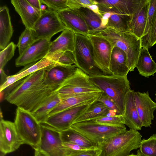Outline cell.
<instances>
[{"instance_id":"cell-43","label":"cell","mask_w":156,"mask_h":156,"mask_svg":"<svg viewBox=\"0 0 156 156\" xmlns=\"http://www.w3.org/2000/svg\"><path fill=\"white\" fill-rule=\"evenodd\" d=\"M62 145L66 156H71L87 150L76 144L72 143H62Z\"/></svg>"},{"instance_id":"cell-32","label":"cell","mask_w":156,"mask_h":156,"mask_svg":"<svg viewBox=\"0 0 156 156\" xmlns=\"http://www.w3.org/2000/svg\"><path fill=\"white\" fill-rule=\"evenodd\" d=\"M57 64L47 57L37 62L30 64L16 74L19 80L37 71L44 70L48 71Z\"/></svg>"},{"instance_id":"cell-34","label":"cell","mask_w":156,"mask_h":156,"mask_svg":"<svg viewBox=\"0 0 156 156\" xmlns=\"http://www.w3.org/2000/svg\"><path fill=\"white\" fill-rule=\"evenodd\" d=\"M35 41L31 30L25 28L20 36L17 45L19 55H21Z\"/></svg>"},{"instance_id":"cell-49","label":"cell","mask_w":156,"mask_h":156,"mask_svg":"<svg viewBox=\"0 0 156 156\" xmlns=\"http://www.w3.org/2000/svg\"><path fill=\"white\" fill-rule=\"evenodd\" d=\"M33 148L35 151L34 156H44L36 148Z\"/></svg>"},{"instance_id":"cell-52","label":"cell","mask_w":156,"mask_h":156,"mask_svg":"<svg viewBox=\"0 0 156 156\" xmlns=\"http://www.w3.org/2000/svg\"><path fill=\"white\" fill-rule=\"evenodd\" d=\"M128 156H138V155H135V154H130H130Z\"/></svg>"},{"instance_id":"cell-10","label":"cell","mask_w":156,"mask_h":156,"mask_svg":"<svg viewBox=\"0 0 156 156\" xmlns=\"http://www.w3.org/2000/svg\"><path fill=\"white\" fill-rule=\"evenodd\" d=\"M41 124V136L36 147L44 156H66L58 130Z\"/></svg>"},{"instance_id":"cell-6","label":"cell","mask_w":156,"mask_h":156,"mask_svg":"<svg viewBox=\"0 0 156 156\" xmlns=\"http://www.w3.org/2000/svg\"><path fill=\"white\" fill-rule=\"evenodd\" d=\"M14 123L24 144L37 147L41 138L40 123L31 112L19 107L16 110Z\"/></svg>"},{"instance_id":"cell-39","label":"cell","mask_w":156,"mask_h":156,"mask_svg":"<svg viewBox=\"0 0 156 156\" xmlns=\"http://www.w3.org/2000/svg\"><path fill=\"white\" fill-rule=\"evenodd\" d=\"M16 45L11 42L0 52V69H3L7 63L13 56Z\"/></svg>"},{"instance_id":"cell-17","label":"cell","mask_w":156,"mask_h":156,"mask_svg":"<svg viewBox=\"0 0 156 156\" xmlns=\"http://www.w3.org/2000/svg\"><path fill=\"white\" fill-rule=\"evenodd\" d=\"M134 98L142 127H150L154 118L156 103L150 98L147 91L143 93L135 92Z\"/></svg>"},{"instance_id":"cell-35","label":"cell","mask_w":156,"mask_h":156,"mask_svg":"<svg viewBox=\"0 0 156 156\" xmlns=\"http://www.w3.org/2000/svg\"><path fill=\"white\" fill-rule=\"evenodd\" d=\"M46 57L60 65L70 66L75 63L73 54L70 51L58 53Z\"/></svg>"},{"instance_id":"cell-19","label":"cell","mask_w":156,"mask_h":156,"mask_svg":"<svg viewBox=\"0 0 156 156\" xmlns=\"http://www.w3.org/2000/svg\"><path fill=\"white\" fill-rule=\"evenodd\" d=\"M60 20L67 29L74 34L87 36L89 31L83 19L76 13L70 9L58 12Z\"/></svg>"},{"instance_id":"cell-20","label":"cell","mask_w":156,"mask_h":156,"mask_svg":"<svg viewBox=\"0 0 156 156\" xmlns=\"http://www.w3.org/2000/svg\"><path fill=\"white\" fill-rule=\"evenodd\" d=\"M134 92L130 89L126 97L124 115V124L130 129L140 130L142 126L135 104Z\"/></svg>"},{"instance_id":"cell-14","label":"cell","mask_w":156,"mask_h":156,"mask_svg":"<svg viewBox=\"0 0 156 156\" xmlns=\"http://www.w3.org/2000/svg\"><path fill=\"white\" fill-rule=\"evenodd\" d=\"M46 74V71L39 70L17 82L16 85L5 96V99L9 103L14 105L21 97L43 81Z\"/></svg>"},{"instance_id":"cell-22","label":"cell","mask_w":156,"mask_h":156,"mask_svg":"<svg viewBox=\"0 0 156 156\" xmlns=\"http://www.w3.org/2000/svg\"><path fill=\"white\" fill-rule=\"evenodd\" d=\"M75 65L66 66L57 64L46 71L44 82L48 84L60 86L75 72Z\"/></svg>"},{"instance_id":"cell-28","label":"cell","mask_w":156,"mask_h":156,"mask_svg":"<svg viewBox=\"0 0 156 156\" xmlns=\"http://www.w3.org/2000/svg\"><path fill=\"white\" fill-rule=\"evenodd\" d=\"M84 20L90 34L101 30L102 27V16L93 11L89 8L81 6L73 7L71 9Z\"/></svg>"},{"instance_id":"cell-7","label":"cell","mask_w":156,"mask_h":156,"mask_svg":"<svg viewBox=\"0 0 156 156\" xmlns=\"http://www.w3.org/2000/svg\"><path fill=\"white\" fill-rule=\"evenodd\" d=\"M60 86L48 84L44 80L21 97L14 105L33 113L56 92Z\"/></svg>"},{"instance_id":"cell-4","label":"cell","mask_w":156,"mask_h":156,"mask_svg":"<svg viewBox=\"0 0 156 156\" xmlns=\"http://www.w3.org/2000/svg\"><path fill=\"white\" fill-rule=\"evenodd\" d=\"M75 65L89 76L105 75L97 63L92 46L87 36L74 34Z\"/></svg>"},{"instance_id":"cell-30","label":"cell","mask_w":156,"mask_h":156,"mask_svg":"<svg viewBox=\"0 0 156 156\" xmlns=\"http://www.w3.org/2000/svg\"><path fill=\"white\" fill-rule=\"evenodd\" d=\"M139 73L145 77L154 76L156 73V63L146 48H142L136 67Z\"/></svg>"},{"instance_id":"cell-3","label":"cell","mask_w":156,"mask_h":156,"mask_svg":"<svg viewBox=\"0 0 156 156\" xmlns=\"http://www.w3.org/2000/svg\"><path fill=\"white\" fill-rule=\"evenodd\" d=\"M141 138L137 130L130 129L98 146L102 150L100 156H128L132 151L140 148Z\"/></svg>"},{"instance_id":"cell-31","label":"cell","mask_w":156,"mask_h":156,"mask_svg":"<svg viewBox=\"0 0 156 156\" xmlns=\"http://www.w3.org/2000/svg\"><path fill=\"white\" fill-rule=\"evenodd\" d=\"M132 15L111 13L105 27L120 32L132 33Z\"/></svg>"},{"instance_id":"cell-46","label":"cell","mask_w":156,"mask_h":156,"mask_svg":"<svg viewBox=\"0 0 156 156\" xmlns=\"http://www.w3.org/2000/svg\"><path fill=\"white\" fill-rule=\"evenodd\" d=\"M29 3L34 8L42 10L41 8V3L40 0H27Z\"/></svg>"},{"instance_id":"cell-12","label":"cell","mask_w":156,"mask_h":156,"mask_svg":"<svg viewBox=\"0 0 156 156\" xmlns=\"http://www.w3.org/2000/svg\"><path fill=\"white\" fill-rule=\"evenodd\" d=\"M91 44L96 62L104 74L113 75L109 67L113 47L110 42L105 38L88 34Z\"/></svg>"},{"instance_id":"cell-42","label":"cell","mask_w":156,"mask_h":156,"mask_svg":"<svg viewBox=\"0 0 156 156\" xmlns=\"http://www.w3.org/2000/svg\"><path fill=\"white\" fill-rule=\"evenodd\" d=\"M155 44H156V9L150 31L144 47L149 49Z\"/></svg>"},{"instance_id":"cell-25","label":"cell","mask_w":156,"mask_h":156,"mask_svg":"<svg viewBox=\"0 0 156 156\" xmlns=\"http://www.w3.org/2000/svg\"><path fill=\"white\" fill-rule=\"evenodd\" d=\"M102 92L76 94L61 100L58 105L49 114V116L86 102L98 99Z\"/></svg>"},{"instance_id":"cell-8","label":"cell","mask_w":156,"mask_h":156,"mask_svg":"<svg viewBox=\"0 0 156 156\" xmlns=\"http://www.w3.org/2000/svg\"><path fill=\"white\" fill-rule=\"evenodd\" d=\"M57 92L61 100L76 94L102 92L90 81L89 75L77 67Z\"/></svg>"},{"instance_id":"cell-50","label":"cell","mask_w":156,"mask_h":156,"mask_svg":"<svg viewBox=\"0 0 156 156\" xmlns=\"http://www.w3.org/2000/svg\"><path fill=\"white\" fill-rule=\"evenodd\" d=\"M137 155L138 156H148L142 154L139 150H138L137 151Z\"/></svg>"},{"instance_id":"cell-23","label":"cell","mask_w":156,"mask_h":156,"mask_svg":"<svg viewBox=\"0 0 156 156\" xmlns=\"http://www.w3.org/2000/svg\"><path fill=\"white\" fill-rule=\"evenodd\" d=\"M75 34L71 30L66 29L55 40L51 42L47 55L74 50Z\"/></svg>"},{"instance_id":"cell-51","label":"cell","mask_w":156,"mask_h":156,"mask_svg":"<svg viewBox=\"0 0 156 156\" xmlns=\"http://www.w3.org/2000/svg\"><path fill=\"white\" fill-rule=\"evenodd\" d=\"M5 154L0 152V156H5Z\"/></svg>"},{"instance_id":"cell-44","label":"cell","mask_w":156,"mask_h":156,"mask_svg":"<svg viewBox=\"0 0 156 156\" xmlns=\"http://www.w3.org/2000/svg\"><path fill=\"white\" fill-rule=\"evenodd\" d=\"M101 149L99 147L93 149L87 150L71 156H100Z\"/></svg>"},{"instance_id":"cell-36","label":"cell","mask_w":156,"mask_h":156,"mask_svg":"<svg viewBox=\"0 0 156 156\" xmlns=\"http://www.w3.org/2000/svg\"><path fill=\"white\" fill-rule=\"evenodd\" d=\"M140 151L143 154L148 156H156V134L148 139L141 140Z\"/></svg>"},{"instance_id":"cell-29","label":"cell","mask_w":156,"mask_h":156,"mask_svg":"<svg viewBox=\"0 0 156 156\" xmlns=\"http://www.w3.org/2000/svg\"><path fill=\"white\" fill-rule=\"evenodd\" d=\"M58 131L62 143L75 144L86 150L98 147L85 136L70 128L66 130Z\"/></svg>"},{"instance_id":"cell-40","label":"cell","mask_w":156,"mask_h":156,"mask_svg":"<svg viewBox=\"0 0 156 156\" xmlns=\"http://www.w3.org/2000/svg\"><path fill=\"white\" fill-rule=\"evenodd\" d=\"M41 4L46 5L51 10L57 12L69 9L67 5V0H40Z\"/></svg>"},{"instance_id":"cell-37","label":"cell","mask_w":156,"mask_h":156,"mask_svg":"<svg viewBox=\"0 0 156 156\" xmlns=\"http://www.w3.org/2000/svg\"><path fill=\"white\" fill-rule=\"evenodd\" d=\"M156 9V0H150L145 28L144 36L141 38L142 47H144L147 39L149 34Z\"/></svg>"},{"instance_id":"cell-9","label":"cell","mask_w":156,"mask_h":156,"mask_svg":"<svg viewBox=\"0 0 156 156\" xmlns=\"http://www.w3.org/2000/svg\"><path fill=\"white\" fill-rule=\"evenodd\" d=\"M67 28L59 18L58 12L50 9H44L31 30L35 41L51 39L57 33Z\"/></svg>"},{"instance_id":"cell-1","label":"cell","mask_w":156,"mask_h":156,"mask_svg":"<svg viewBox=\"0 0 156 156\" xmlns=\"http://www.w3.org/2000/svg\"><path fill=\"white\" fill-rule=\"evenodd\" d=\"M89 34L103 37L113 48L123 50L127 55L129 71L134 70L142 48L140 39L130 32H120L106 27Z\"/></svg>"},{"instance_id":"cell-38","label":"cell","mask_w":156,"mask_h":156,"mask_svg":"<svg viewBox=\"0 0 156 156\" xmlns=\"http://www.w3.org/2000/svg\"><path fill=\"white\" fill-rule=\"evenodd\" d=\"M101 124L112 126L125 125L124 115L105 116L93 120Z\"/></svg>"},{"instance_id":"cell-11","label":"cell","mask_w":156,"mask_h":156,"mask_svg":"<svg viewBox=\"0 0 156 156\" xmlns=\"http://www.w3.org/2000/svg\"><path fill=\"white\" fill-rule=\"evenodd\" d=\"M98 99L86 102L49 116L44 124L59 131L69 129L74 121Z\"/></svg>"},{"instance_id":"cell-24","label":"cell","mask_w":156,"mask_h":156,"mask_svg":"<svg viewBox=\"0 0 156 156\" xmlns=\"http://www.w3.org/2000/svg\"><path fill=\"white\" fill-rule=\"evenodd\" d=\"M109 68L113 75L125 76L129 71L126 53L120 48L114 47L112 50Z\"/></svg>"},{"instance_id":"cell-26","label":"cell","mask_w":156,"mask_h":156,"mask_svg":"<svg viewBox=\"0 0 156 156\" xmlns=\"http://www.w3.org/2000/svg\"><path fill=\"white\" fill-rule=\"evenodd\" d=\"M13 30L9 10L4 6L0 8V49L3 50L9 44Z\"/></svg>"},{"instance_id":"cell-2","label":"cell","mask_w":156,"mask_h":156,"mask_svg":"<svg viewBox=\"0 0 156 156\" xmlns=\"http://www.w3.org/2000/svg\"><path fill=\"white\" fill-rule=\"evenodd\" d=\"M92 83L112 98L124 115L127 95L131 89L127 76L114 75L89 76Z\"/></svg>"},{"instance_id":"cell-47","label":"cell","mask_w":156,"mask_h":156,"mask_svg":"<svg viewBox=\"0 0 156 156\" xmlns=\"http://www.w3.org/2000/svg\"><path fill=\"white\" fill-rule=\"evenodd\" d=\"M86 7L89 8L96 14L102 16L99 11L98 6L96 5L88 6Z\"/></svg>"},{"instance_id":"cell-45","label":"cell","mask_w":156,"mask_h":156,"mask_svg":"<svg viewBox=\"0 0 156 156\" xmlns=\"http://www.w3.org/2000/svg\"><path fill=\"white\" fill-rule=\"evenodd\" d=\"M77 3L81 6L86 7L94 5H96V0H76Z\"/></svg>"},{"instance_id":"cell-41","label":"cell","mask_w":156,"mask_h":156,"mask_svg":"<svg viewBox=\"0 0 156 156\" xmlns=\"http://www.w3.org/2000/svg\"><path fill=\"white\" fill-rule=\"evenodd\" d=\"M98 100L104 104L110 111L113 112L116 115H121L114 100L104 93L101 92Z\"/></svg>"},{"instance_id":"cell-18","label":"cell","mask_w":156,"mask_h":156,"mask_svg":"<svg viewBox=\"0 0 156 156\" xmlns=\"http://www.w3.org/2000/svg\"><path fill=\"white\" fill-rule=\"evenodd\" d=\"M11 2L20 16L25 28L32 29L41 16L43 10L34 8L27 0H11Z\"/></svg>"},{"instance_id":"cell-13","label":"cell","mask_w":156,"mask_h":156,"mask_svg":"<svg viewBox=\"0 0 156 156\" xmlns=\"http://www.w3.org/2000/svg\"><path fill=\"white\" fill-rule=\"evenodd\" d=\"M24 144L14 122L1 118L0 122V151L5 154L13 152Z\"/></svg>"},{"instance_id":"cell-5","label":"cell","mask_w":156,"mask_h":156,"mask_svg":"<svg viewBox=\"0 0 156 156\" xmlns=\"http://www.w3.org/2000/svg\"><path fill=\"white\" fill-rule=\"evenodd\" d=\"M70 128L82 134L98 146L127 131L125 125L109 126L98 123L93 120L74 123Z\"/></svg>"},{"instance_id":"cell-48","label":"cell","mask_w":156,"mask_h":156,"mask_svg":"<svg viewBox=\"0 0 156 156\" xmlns=\"http://www.w3.org/2000/svg\"><path fill=\"white\" fill-rule=\"evenodd\" d=\"M0 73L1 78V85L5 81L8 76L5 74L3 69H0Z\"/></svg>"},{"instance_id":"cell-16","label":"cell","mask_w":156,"mask_h":156,"mask_svg":"<svg viewBox=\"0 0 156 156\" xmlns=\"http://www.w3.org/2000/svg\"><path fill=\"white\" fill-rule=\"evenodd\" d=\"M51 42V39H41L35 41L16 59V66H25L45 58L48 53Z\"/></svg>"},{"instance_id":"cell-27","label":"cell","mask_w":156,"mask_h":156,"mask_svg":"<svg viewBox=\"0 0 156 156\" xmlns=\"http://www.w3.org/2000/svg\"><path fill=\"white\" fill-rule=\"evenodd\" d=\"M115 115H116L115 113L110 111L104 104L98 100L76 119L73 124L94 120L102 117Z\"/></svg>"},{"instance_id":"cell-15","label":"cell","mask_w":156,"mask_h":156,"mask_svg":"<svg viewBox=\"0 0 156 156\" xmlns=\"http://www.w3.org/2000/svg\"><path fill=\"white\" fill-rule=\"evenodd\" d=\"M102 16L106 13L132 15L138 9L141 0H96Z\"/></svg>"},{"instance_id":"cell-33","label":"cell","mask_w":156,"mask_h":156,"mask_svg":"<svg viewBox=\"0 0 156 156\" xmlns=\"http://www.w3.org/2000/svg\"><path fill=\"white\" fill-rule=\"evenodd\" d=\"M61 100L57 91L32 114L40 123L44 124L49 117L50 113L58 105Z\"/></svg>"},{"instance_id":"cell-21","label":"cell","mask_w":156,"mask_h":156,"mask_svg":"<svg viewBox=\"0 0 156 156\" xmlns=\"http://www.w3.org/2000/svg\"><path fill=\"white\" fill-rule=\"evenodd\" d=\"M150 3V0H141L138 9L132 15V33L140 39L144 35Z\"/></svg>"}]
</instances>
